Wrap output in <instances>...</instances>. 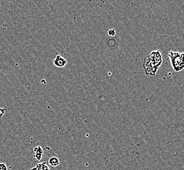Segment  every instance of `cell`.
Segmentation results:
<instances>
[{"instance_id":"obj_4","label":"cell","mask_w":184,"mask_h":170,"mask_svg":"<svg viewBox=\"0 0 184 170\" xmlns=\"http://www.w3.org/2000/svg\"><path fill=\"white\" fill-rule=\"evenodd\" d=\"M33 157L38 161L41 160L44 156V151L41 146H37L33 148Z\"/></svg>"},{"instance_id":"obj_6","label":"cell","mask_w":184,"mask_h":170,"mask_svg":"<svg viewBox=\"0 0 184 170\" xmlns=\"http://www.w3.org/2000/svg\"><path fill=\"white\" fill-rule=\"evenodd\" d=\"M107 33H108V35H109V36H111V37H113V36H116V30H115V29H110V30H108Z\"/></svg>"},{"instance_id":"obj_1","label":"cell","mask_w":184,"mask_h":170,"mask_svg":"<svg viewBox=\"0 0 184 170\" xmlns=\"http://www.w3.org/2000/svg\"><path fill=\"white\" fill-rule=\"evenodd\" d=\"M163 56L159 50H155L151 52L148 56H146L143 60V66L146 75L155 76L158 70L163 64Z\"/></svg>"},{"instance_id":"obj_5","label":"cell","mask_w":184,"mask_h":170,"mask_svg":"<svg viewBox=\"0 0 184 170\" xmlns=\"http://www.w3.org/2000/svg\"><path fill=\"white\" fill-rule=\"evenodd\" d=\"M60 161L59 158L56 156H52L49 158V164L52 167H57L60 165Z\"/></svg>"},{"instance_id":"obj_3","label":"cell","mask_w":184,"mask_h":170,"mask_svg":"<svg viewBox=\"0 0 184 170\" xmlns=\"http://www.w3.org/2000/svg\"><path fill=\"white\" fill-rule=\"evenodd\" d=\"M54 66L56 68H64L67 64V60L64 57H62L60 55H57L53 60Z\"/></svg>"},{"instance_id":"obj_2","label":"cell","mask_w":184,"mask_h":170,"mask_svg":"<svg viewBox=\"0 0 184 170\" xmlns=\"http://www.w3.org/2000/svg\"><path fill=\"white\" fill-rule=\"evenodd\" d=\"M169 58L174 72H180L184 69V52L170 51Z\"/></svg>"},{"instance_id":"obj_7","label":"cell","mask_w":184,"mask_h":170,"mask_svg":"<svg viewBox=\"0 0 184 170\" xmlns=\"http://www.w3.org/2000/svg\"><path fill=\"white\" fill-rule=\"evenodd\" d=\"M0 170H8V168L6 164L0 162Z\"/></svg>"},{"instance_id":"obj_8","label":"cell","mask_w":184,"mask_h":170,"mask_svg":"<svg viewBox=\"0 0 184 170\" xmlns=\"http://www.w3.org/2000/svg\"><path fill=\"white\" fill-rule=\"evenodd\" d=\"M43 170H50V169L48 167V168H45V169H43Z\"/></svg>"}]
</instances>
